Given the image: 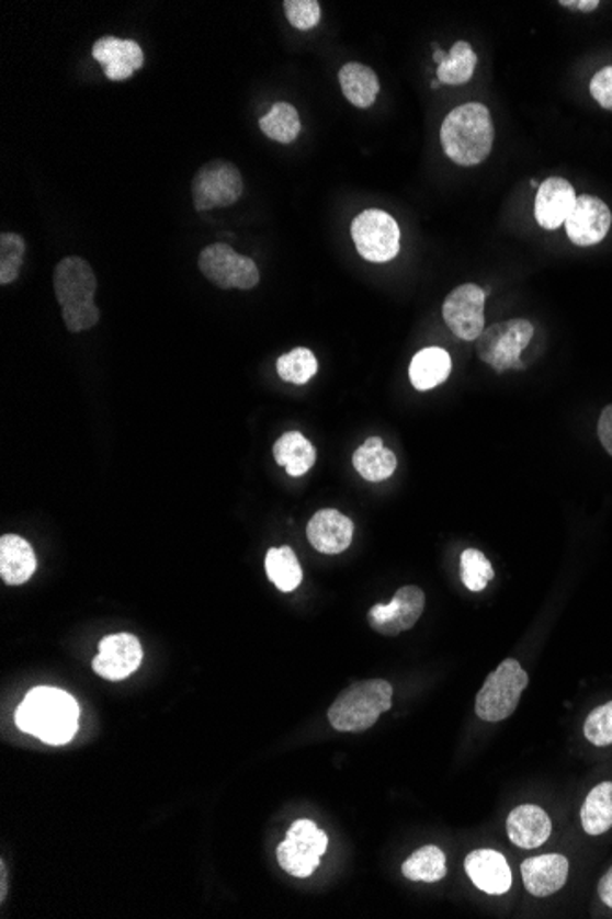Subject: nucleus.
<instances>
[{
	"label": "nucleus",
	"mask_w": 612,
	"mask_h": 919,
	"mask_svg": "<svg viewBox=\"0 0 612 919\" xmlns=\"http://www.w3.org/2000/svg\"><path fill=\"white\" fill-rule=\"evenodd\" d=\"M78 701L54 687L30 690L15 712L19 729L48 746H65L72 740L78 733Z\"/></svg>",
	"instance_id": "f257e3e1"
},
{
	"label": "nucleus",
	"mask_w": 612,
	"mask_h": 919,
	"mask_svg": "<svg viewBox=\"0 0 612 919\" xmlns=\"http://www.w3.org/2000/svg\"><path fill=\"white\" fill-rule=\"evenodd\" d=\"M440 141L453 162L472 168L485 162L494 146L490 111L483 103H466L445 116Z\"/></svg>",
	"instance_id": "f03ea898"
},
{
	"label": "nucleus",
	"mask_w": 612,
	"mask_h": 919,
	"mask_svg": "<svg viewBox=\"0 0 612 919\" xmlns=\"http://www.w3.org/2000/svg\"><path fill=\"white\" fill-rule=\"evenodd\" d=\"M393 706V687L385 679H367L343 690L330 705L329 722L341 733L371 729Z\"/></svg>",
	"instance_id": "7ed1b4c3"
},
{
	"label": "nucleus",
	"mask_w": 612,
	"mask_h": 919,
	"mask_svg": "<svg viewBox=\"0 0 612 919\" xmlns=\"http://www.w3.org/2000/svg\"><path fill=\"white\" fill-rule=\"evenodd\" d=\"M526 687H529V673L524 672L521 662L515 659H505L486 678L485 687L477 694V700H475L477 716L490 724L510 718L513 711L518 708L519 700Z\"/></svg>",
	"instance_id": "20e7f679"
},
{
	"label": "nucleus",
	"mask_w": 612,
	"mask_h": 919,
	"mask_svg": "<svg viewBox=\"0 0 612 919\" xmlns=\"http://www.w3.org/2000/svg\"><path fill=\"white\" fill-rule=\"evenodd\" d=\"M534 337V326L529 320H508L485 329L477 340V354L497 373L524 370L521 353Z\"/></svg>",
	"instance_id": "39448f33"
},
{
	"label": "nucleus",
	"mask_w": 612,
	"mask_h": 919,
	"mask_svg": "<svg viewBox=\"0 0 612 919\" xmlns=\"http://www.w3.org/2000/svg\"><path fill=\"white\" fill-rule=\"evenodd\" d=\"M327 847L329 837L313 820H295L286 833V841L279 844L277 861L284 872L305 880L321 864Z\"/></svg>",
	"instance_id": "423d86ee"
},
{
	"label": "nucleus",
	"mask_w": 612,
	"mask_h": 919,
	"mask_svg": "<svg viewBox=\"0 0 612 919\" xmlns=\"http://www.w3.org/2000/svg\"><path fill=\"white\" fill-rule=\"evenodd\" d=\"M352 241L365 261L387 263L400 252V228L387 212L365 209L352 220Z\"/></svg>",
	"instance_id": "0eeeda50"
},
{
	"label": "nucleus",
	"mask_w": 612,
	"mask_h": 919,
	"mask_svg": "<svg viewBox=\"0 0 612 919\" xmlns=\"http://www.w3.org/2000/svg\"><path fill=\"white\" fill-rule=\"evenodd\" d=\"M199 269L206 280L224 291H250L261 280L256 261L240 256L224 242H215L202 250L199 256Z\"/></svg>",
	"instance_id": "6e6552de"
},
{
	"label": "nucleus",
	"mask_w": 612,
	"mask_h": 919,
	"mask_svg": "<svg viewBox=\"0 0 612 919\" xmlns=\"http://www.w3.org/2000/svg\"><path fill=\"white\" fill-rule=\"evenodd\" d=\"M245 184L239 169L234 163L209 162L201 168L193 179V204L196 212H207L213 208H226L239 201Z\"/></svg>",
	"instance_id": "1a4fd4ad"
},
{
	"label": "nucleus",
	"mask_w": 612,
	"mask_h": 919,
	"mask_svg": "<svg viewBox=\"0 0 612 919\" xmlns=\"http://www.w3.org/2000/svg\"><path fill=\"white\" fill-rule=\"evenodd\" d=\"M485 299L486 292L474 283L456 286L445 297L442 316L456 338L466 342L479 340L485 332Z\"/></svg>",
	"instance_id": "9d476101"
},
{
	"label": "nucleus",
	"mask_w": 612,
	"mask_h": 919,
	"mask_svg": "<svg viewBox=\"0 0 612 919\" xmlns=\"http://www.w3.org/2000/svg\"><path fill=\"white\" fill-rule=\"evenodd\" d=\"M426 594L417 586H406L396 591L389 604L373 605L369 611V624L374 632L396 637L401 632L411 629L422 617Z\"/></svg>",
	"instance_id": "9b49d317"
},
{
	"label": "nucleus",
	"mask_w": 612,
	"mask_h": 919,
	"mask_svg": "<svg viewBox=\"0 0 612 919\" xmlns=\"http://www.w3.org/2000/svg\"><path fill=\"white\" fill-rule=\"evenodd\" d=\"M54 291L61 309H76L94 303L98 280L89 261L78 256L63 259L54 272Z\"/></svg>",
	"instance_id": "f8f14e48"
},
{
	"label": "nucleus",
	"mask_w": 612,
	"mask_h": 919,
	"mask_svg": "<svg viewBox=\"0 0 612 919\" xmlns=\"http://www.w3.org/2000/svg\"><path fill=\"white\" fill-rule=\"evenodd\" d=\"M144 659L139 640L131 634L106 635L92 661L94 672L111 681H122L138 670Z\"/></svg>",
	"instance_id": "ddd939ff"
},
{
	"label": "nucleus",
	"mask_w": 612,
	"mask_h": 919,
	"mask_svg": "<svg viewBox=\"0 0 612 919\" xmlns=\"http://www.w3.org/2000/svg\"><path fill=\"white\" fill-rule=\"evenodd\" d=\"M612 225L611 209L598 196L581 195L565 223L567 236L578 247H592L605 239Z\"/></svg>",
	"instance_id": "4468645a"
},
{
	"label": "nucleus",
	"mask_w": 612,
	"mask_h": 919,
	"mask_svg": "<svg viewBox=\"0 0 612 919\" xmlns=\"http://www.w3.org/2000/svg\"><path fill=\"white\" fill-rule=\"evenodd\" d=\"M92 56L103 65L105 76L111 81H125L144 67L145 61L144 50L136 41L117 39L114 35L95 41Z\"/></svg>",
	"instance_id": "2eb2a0df"
},
{
	"label": "nucleus",
	"mask_w": 612,
	"mask_h": 919,
	"mask_svg": "<svg viewBox=\"0 0 612 919\" xmlns=\"http://www.w3.org/2000/svg\"><path fill=\"white\" fill-rule=\"evenodd\" d=\"M578 195L570 182L565 179L545 180L535 196V220L545 230H557L565 225L568 215L573 214Z\"/></svg>",
	"instance_id": "dca6fc26"
},
{
	"label": "nucleus",
	"mask_w": 612,
	"mask_h": 919,
	"mask_svg": "<svg viewBox=\"0 0 612 919\" xmlns=\"http://www.w3.org/2000/svg\"><path fill=\"white\" fill-rule=\"evenodd\" d=\"M352 534H354V523L336 509L319 510L306 527L308 542L313 544L314 549L324 555H340L349 549V545L352 544Z\"/></svg>",
	"instance_id": "f3484780"
},
{
	"label": "nucleus",
	"mask_w": 612,
	"mask_h": 919,
	"mask_svg": "<svg viewBox=\"0 0 612 919\" xmlns=\"http://www.w3.org/2000/svg\"><path fill=\"white\" fill-rule=\"evenodd\" d=\"M464 869L474 885L490 896H502L512 886V870L496 850H475L464 861Z\"/></svg>",
	"instance_id": "a211bd4d"
},
{
	"label": "nucleus",
	"mask_w": 612,
	"mask_h": 919,
	"mask_svg": "<svg viewBox=\"0 0 612 919\" xmlns=\"http://www.w3.org/2000/svg\"><path fill=\"white\" fill-rule=\"evenodd\" d=\"M568 859L559 853L530 858L521 864V875L526 890L535 897H546L562 890L568 880Z\"/></svg>",
	"instance_id": "6ab92c4d"
},
{
	"label": "nucleus",
	"mask_w": 612,
	"mask_h": 919,
	"mask_svg": "<svg viewBox=\"0 0 612 919\" xmlns=\"http://www.w3.org/2000/svg\"><path fill=\"white\" fill-rule=\"evenodd\" d=\"M507 831L515 847L534 850L551 837L552 822L540 806L524 804L508 815Z\"/></svg>",
	"instance_id": "aec40b11"
},
{
	"label": "nucleus",
	"mask_w": 612,
	"mask_h": 919,
	"mask_svg": "<svg viewBox=\"0 0 612 919\" xmlns=\"http://www.w3.org/2000/svg\"><path fill=\"white\" fill-rule=\"evenodd\" d=\"M37 569V558L26 540L7 534L0 540V577L8 586H23Z\"/></svg>",
	"instance_id": "412c9836"
},
{
	"label": "nucleus",
	"mask_w": 612,
	"mask_h": 919,
	"mask_svg": "<svg viewBox=\"0 0 612 919\" xmlns=\"http://www.w3.org/2000/svg\"><path fill=\"white\" fill-rule=\"evenodd\" d=\"M451 367V356L445 349L426 348L411 360L409 381L418 392H429L450 378Z\"/></svg>",
	"instance_id": "4be33fe9"
},
{
	"label": "nucleus",
	"mask_w": 612,
	"mask_h": 919,
	"mask_svg": "<svg viewBox=\"0 0 612 919\" xmlns=\"http://www.w3.org/2000/svg\"><path fill=\"white\" fill-rule=\"evenodd\" d=\"M352 465L365 481L379 483L395 474L398 461L395 452L385 449L382 439L371 438L354 452Z\"/></svg>",
	"instance_id": "5701e85b"
},
{
	"label": "nucleus",
	"mask_w": 612,
	"mask_h": 919,
	"mask_svg": "<svg viewBox=\"0 0 612 919\" xmlns=\"http://www.w3.org/2000/svg\"><path fill=\"white\" fill-rule=\"evenodd\" d=\"M273 457L292 477L305 476L316 463V449L301 432H286L273 444Z\"/></svg>",
	"instance_id": "b1692460"
},
{
	"label": "nucleus",
	"mask_w": 612,
	"mask_h": 919,
	"mask_svg": "<svg viewBox=\"0 0 612 919\" xmlns=\"http://www.w3.org/2000/svg\"><path fill=\"white\" fill-rule=\"evenodd\" d=\"M343 95L358 109L373 105L379 92L378 76L362 63H347L340 70Z\"/></svg>",
	"instance_id": "393cba45"
},
{
	"label": "nucleus",
	"mask_w": 612,
	"mask_h": 919,
	"mask_svg": "<svg viewBox=\"0 0 612 919\" xmlns=\"http://www.w3.org/2000/svg\"><path fill=\"white\" fill-rule=\"evenodd\" d=\"M581 826L589 836H601L612 828V782H601L590 791L581 807Z\"/></svg>",
	"instance_id": "a878e982"
},
{
	"label": "nucleus",
	"mask_w": 612,
	"mask_h": 919,
	"mask_svg": "<svg viewBox=\"0 0 612 919\" xmlns=\"http://www.w3.org/2000/svg\"><path fill=\"white\" fill-rule=\"evenodd\" d=\"M267 575L270 582L275 588L281 589L283 593H290V591L299 588L303 571H301L297 556H295L294 551L290 549L288 545L268 551Z\"/></svg>",
	"instance_id": "bb28decb"
},
{
	"label": "nucleus",
	"mask_w": 612,
	"mask_h": 919,
	"mask_svg": "<svg viewBox=\"0 0 612 919\" xmlns=\"http://www.w3.org/2000/svg\"><path fill=\"white\" fill-rule=\"evenodd\" d=\"M401 874L406 875L407 880L418 883H437L444 880L447 874L444 852L431 844L420 848L401 864Z\"/></svg>",
	"instance_id": "cd10ccee"
},
{
	"label": "nucleus",
	"mask_w": 612,
	"mask_h": 919,
	"mask_svg": "<svg viewBox=\"0 0 612 919\" xmlns=\"http://www.w3.org/2000/svg\"><path fill=\"white\" fill-rule=\"evenodd\" d=\"M475 67H477V54L474 48L466 41H458L447 54V59L437 70V79L445 84L468 83L474 76Z\"/></svg>",
	"instance_id": "c85d7f7f"
},
{
	"label": "nucleus",
	"mask_w": 612,
	"mask_h": 919,
	"mask_svg": "<svg viewBox=\"0 0 612 919\" xmlns=\"http://www.w3.org/2000/svg\"><path fill=\"white\" fill-rule=\"evenodd\" d=\"M259 127L270 140L292 144L299 136V114L290 103H275L267 116L259 120Z\"/></svg>",
	"instance_id": "c756f323"
},
{
	"label": "nucleus",
	"mask_w": 612,
	"mask_h": 919,
	"mask_svg": "<svg viewBox=\"0 0 612 919\" xmlns=\"http://www.w3.org/2000/svg\"><path fill=\"white\" fill-rule=\"evenodd\" d=\"M316 373H318V359L314 356L310 349L297 348L294 351H290V353L283 354L277 360V375L284 382H290V384H295V386H303Z\"/></svg>",
	"instance_id": "7c9ffc66"
},
{
	"label": "nucleus",
	"mask_w": 612,
	"mask_h": 919,
	"mask_svg": "<svg viewBox=\"0 0 612 919\" xmlns=\"http://www.w3.org/2000/svg\"><path fill=\"white\" fill-rule=\"evenodd\" d=\"M496 572L485 553L479 549H466L461 555V578L469 591L479 593L494 580Z\"/></svg>",
	"instance_id": "2f4dec72"
},
{
	"label": "nucleus",
	"mask_w": 612,
	"mask_h": 919,
	"mask_svg": "<svg viewBox=\"0 0 612 919\" xmlns=\"http://www.w3.org/2000/svg\"><path fill=\"white\" fill-rule=\"evenodd\" d=\"M26 242L18 234L0 236V283L10 285L18 280L23 269Z\"/></svg>",
	"instance_id": "473e14b6"
},
{
	"label": "nucleus",
	"mask_w": 612,
	"mask_h": 919,
	"mask_svg": "<svg viewBox=\"0 0 612 919\" xmlns=\"http://www.w3.org/2000/svg\"><path fill=\"white\" fill-rule=\"evenodd\" d=\"M583 735L592 746H612V701L590 712L585 719Z\"/></svg>",
	"instance_id": "72a5a7b5"
},
{
	"label": "nucleus",
	"mask_w": 612,
	"mask_h": 919,
	"mask_svg": "<svg viewBox=\"0 0 612 919\" xmlns=\"http://www.w3.org/2000/svg\"><path fill=\"white\" fill-rule=\"evenodd\" d=\"M288 23L297 30H313L321 21V7L316 0H286L283 4Z\"/></svg>",
	"instance_id": "f704fd0d"
},
{
	"label": "nucleus",
	"mask_w": 612,
	"mask_h": 919,
	"mask_svg": "<svg viewBox=\"0 0 612 919\" xmlns=\"http://www.w3.org/2000/svg\"><path fill=\"white\" fill-rule=\"evenodd\" d=\"M590 94L601 107L612 111V67L601 68L590 81Z\"/></svg>",
	"instance_id": "c9c22d12"
},
{
	"label": "nucleus",
	"mask_w": 612,
	"mask_h": 919,
	"mask_svg": "<svg viewBox=\"0 0 612 919\" xmlns=\"http://www.w3.org/2000/svg\"><path fill=\"white\" fill-rule=\"evenodd\" d=\"M598 438L607 450V454L612 455V404L601 411L600 421H598Z\"/></svg>",
	"instance_id": "e433bc0d"
},
{
	"label": "nucleus",
	"mask_w": 612,
	"mask_h": 919,
	"mask_svg": "<svg viewBox=\"0 0 612 919\" xmlns=\"http://www.w3.org/2000/svg\"><path fill=\"white\" fill-rule=\"evenodd\" d=\"M598 892H600L601 901L605 903L607 907L612 908V869L601 877Z\"/></svg>",
	"instance_id": "4c0bfd02"
},
{
	"label": "nucleus",
	"mask_w": 612,
	"mask_h": 919,
	"mask_svg": "<svg viewBox=\"0 0 612 919\" xmlns=\"http://www.w3.org/2000/svg\"><path fill=\"white\" fill-rule=\"evenodd\" d=\"M559 4H562V7L576 8V10H581V12H592V10L600 7V2H598V0H579V2H576V0H570V2L563 0Z\"/></svg>",
	"instance_id": "58836bf2"
},
{
	"label": "nucleus",
	"mask_w": 612,
	"mask_h": 919,
	"mask_svg": "<svg viewBox=\"0 0 612 919\" xmlns=\"http://www.w3.org/2000/svg\"><path fill=\"white\" fill-rule=\"evenodd\" d=\"M433 48H434L433 59H434V61H437V65H439V67H440V65H442V63H444L445 59H447V54H445V52L440 50L439 46H437V45H433Z\"/></svg>",
	"instance_id": "ea45409f"
},
{
	"label": "nucleus",
	"mask_w": 612,
	"mask_h": 919,
	"mask_svg": "<svg viewBox=\"0 0 612 919\" xmlns=\"http://www.w3.org/2000/svg\"><path fill=\"white\" fill-rule=\"evenodd\" d=\"M440 84L442 83H440L439 79H437V81H433V83H431V87H433V89H439Z\"/></svg>",
	"instance_id": "a19ab883"
}]
</instances>
